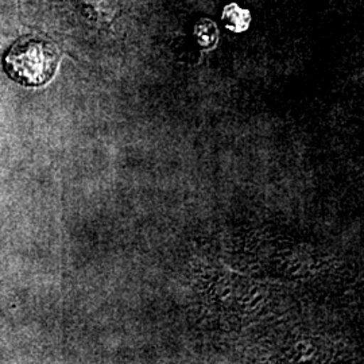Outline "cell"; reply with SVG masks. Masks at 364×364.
Returning <instances> with one entry per match:
<instances>
[{
    "label": "cell",
    "instance_id": "obj_1",
    "mask_svg": "<svg viewBox=\"0 0 364 364\" xmlns=\"http://www.w3.org/2000/svg\"><path fill=\"white\" fill-rule=\"evenodd\" d=\"M58 64V53L42 39H19L4 57V69L15 82L38 87L52 78Z\"/></svg>",
    "mask_w": 364,
    "mask_h": 364
},
{
    "label": "cell",
    "instance_id": "obj_2",
    "mask_svg": "<svg viewBox=\"0 0 364 364\" xmlns=\"http://www.w3.org/2000/svg\"><path fill=\"white\" fill-rule=\"evenodd\" d=\"M251 21V15L247 10L240 9L237 4H230L224 9L223 13V23L228 30L240 33L247 28Z\"/></svg>",
    "mask_w": 364,
    "mask_h": 364
}]
</instances>
